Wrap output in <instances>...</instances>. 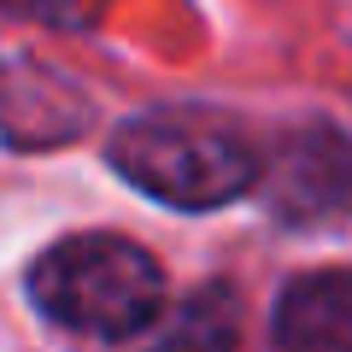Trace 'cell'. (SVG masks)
Returning a JSON list of instances; mask_svg holds the SVG:
<instances>
[{"label":"cell","instance_id":"6da1fadb","mask_svg":"<svg viewBox=\"0 0 352 352\" xmlns=\"http://www.w3.org/2000/svg\"><path fill=\"white\" fill-rule=\"evenodd\" d=\"M36 305L82 335H141L164 311V270L124 235H71L30 270Z\"/></svg>","mask_w":352,"mask_h":352},{"label":"cell","instance_id":"7a4b0ae2","mask_svg":"<svg viewBox=\"0 0 352 352\" xmlns=\"http://www.w3.org/2000/svg\"><path fill=\"white\" fill-rule=\"evenodd\" d=\"M112 164L141 194L182 212H212L258 182V159L229 124L200 112H147L112 135Z\"/></svg>","mask_w":352,"mask_h":352},{"label":"cell","instance_id":"3957f363","mask_svg":"<svg viewBox=\"0 0 352 352\" xmlns=\"http://www.w3.org/2000/svg\"><path fill=\"white\" fill-rule=\"evenodd\" d=\"M270 206L282 223L323 229L352 217V141L340 129H300L276 147L270 164Z\"/></svg>","mask_w":352,"mask_h":352},{"label":"cell","instance_id":"277c9868","mask_svg":"<svg viewBox=\"0 0 352 352\" xmlns=\"http://www.w3.org/2000/svg\"><path fill=\"white\" fill-rule=\"evenodd\" d=\"M282 352H352V270H311L276 300Z\"/></svg>","mask_w":352,"mask_h":352},{"label":"cell","instance_id":"5b68a950","mask_svg":"<svg viewBox=\"0 0 352 352\" xmlns=\"http://www.w3.org/2000/svg\"><path fill=\"white\" fill-rule=\"evenodd\" d=\"M235 335H241V323H235L229 288H200L159 323L147 352H235Z\"/></svg>","mask_w":352,"mask_h":352}]
</instances>
